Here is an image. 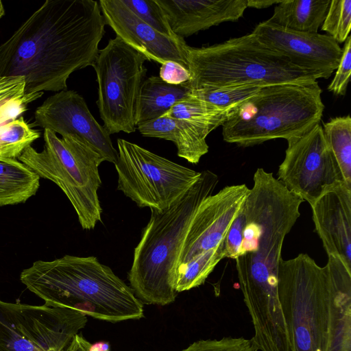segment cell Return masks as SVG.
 I'll list each match as a JSON object with an SVG mask.
<instances>
[{"label": "cell", "instance_id": "cell-34", "mask_svg": "<svg viewBox=\"0 0 351 351\" xmlns=\"http://www.w3.org/2000/svg\"><path fill=\"white\" fill-rule=\"evenodd\" d=\"M342 49V55L337 71L328 90L337 95L346 93L351 73V36H349Z\"/></svg>", "mask_w": 351, "mask_h": 351}, {"label": "cell", "instance_id": "cell-39", "mask_svg": "<svg viewBox=\"0 0 351 351\" xmlns=\"http://www.w3.org/2000/svg\"><path fill=\"white\" fill-rule=\"evenodd\" d=\"M5 10L3 5V3L1 1H0V19L4 15Z\"/></svg>", "mask_w": 351, "mask_h": 351}, {"label": "cell", "instance_id": "cell-20", "mask_svg": "<svg viewBox=\"0 0 351 351\" xmlns=\"http://www.w3.org/2000/svg\"><path fill=\"white\" fill-rule=\"evenodd\" d=\"M136 129L144 136L172 141L177 155L192 164H197L208 152L206 138L209 133L184 120L162 116Z\"/></svg>", "mask_w": 351, "mask_h": 351}, {"label": "cell", "instance_id": "cell-15", "mask_svg": "<svg viewBox=\"0 0 351 351\" xmlns=\"http://www.w3.org/2000/svg\"><path fill=\"white\" fill-rule=\"evenodd\" d=\"M262 43L287 58L296 66L328 79L339 64L342 49L328 34L287 29L267 21L252 31Z\"/></svg>", "mask_w": 351, "mask_h": 351}, {"label": "cell", "instance_id": "cell-24", "mask_svg": "<svg viewBox=\"0 0 351 351\" xmlns=\"http://www.w3.org/2000/svg\"><path fill=\"white\" fill-rule=\"evenodd\" d=\"M233 110H220L189 95L164 116L186 121L209 134L225 122Z\"/></svg>", "mask_w": 351, "mask_h": 351}, {"label": "cell", "instance_id": "cell-8", "mask_svg": "<svg viewBox=\"0 0 351 351\" xmlns=\"http://www.w3.org/2000/svg\"><path fill=\"white\" fill-rule=\"evenodd\" d=\"M329 272L306 254L287 261L278 270V295L291 351H324Z\"/></svg>", "mask_w": 351, "mask_h": 351}, {"label": "cell", "instance_id": "cell-37", "mask_svg": "<svg viewBox=\"0 0 351 351\" xmlns=\"http://www.w3.org/2000/svg\"><path fill=\"white\" fill-rule=\"evenodd\" d=\"M279 1L271 0H247V8H253L257 9H262L269 7L273 5H276L280 2Z\"/></svg>", "mask_w": 351, "mask_h": 351}, {"label": "cell", "instance_id": "cell-12", "mask_svg": "<svg viewBox=\"0 0 351 351\" xmlns=\"http://www.w3.org/2000/svg\"><path fill=\"white\" fill-rule=\"evenodd\" d=\"M0 311L39 351H64L87 322L77 311L47 305L33 306L0 300Z\"/></svg>", "mask_w": 351, "mask_h": 351}, {"label": "cell", "instance_id": "cell-35", "mask_svg": "<svg viewBox=\"0 0 351 351\" xmlns=\"http://www.w3.org/2000/svg\"><path fill=\"white\" fill-rule=\"evenodd\" d=\"M159 77L164 82L174 85L187 84L191 79L188 69L173 61L161 64Z\"/></svg>", "mask_w": 351, "mask_h": 351}, {"label": "cell", "instance_id": "cell-19", "mask_svg": "<svg viewBox=\"0 0 351 351\" xmlns=\"http://www.w3.org/2000/svg\"><path fill=\"white\" fill-rule=\"evenodd\" d=\"M329 289L324 351H351V269L328 255Z\"/></svg>", "mask_w": 351, "mask_h": 351}, {"label": "cell", "instance_id": "cell-31", "mask_svg": "<svg viewBox=\"0 0 351 351\" xmlns=\"http://www.w3.org/2000/svg\"><path fill=\"white\" fill-rule=\"evenodd\" d=\"M141 21L161 34L179 38L171 29L165 16L156 0H121Z\"/></svg>", "mask_w": 351, "mask_h": 351}, {"label": "cell", "instance_id": "cell-13", "mask_svg": "<svg viewBox=\"0 0 351 351\" xmlns=\"http://www.w3.org/2000/svg\"><path fill=\"white\" fill-rule=\"evenodd\" d=\"M35 122L61 136L72 134L89 143L104 161L118 158L110 134L93 117L84 99L74 90H61L49 97L34 112Z\"/></svg>", "mask_w": 351, "mask_h": 351}, {"label": "cell", "instance_id": "cell-6", "mask_svg": "<svg viewBox=\"0 0 351 351\" xmlns=\"http://www.w3.org/2000/svg\"><path fill=\"white\" fill-rule=\"evenodd\" d=\"M322 92L317 81L264 86L233 110L222 124L223 138L250 147L298 136L321 121Z\"/></svg>", "mask_w": 351, "mask_h": 351}, {"label": "cell", "instance_id": "cell-25", "mask_svg": "<svg viewBox=\"0 0 351 351\" xmlns=\"http://www.w3.org/2000/svg\"><path fill=\"white\" fill-rule=\"evenodd\" d=\"M225 258L224 241L217 247L196 256L176 270L175 291L182 292L204 284L216 265Z\"/></svg>", "mask_w": 351, "mask_h": 351}, {"label": "cell", "instance_id": "cell-2", "mask_svg": "<svg viewBox=\"0 0 351 351\" xmlns=\"http://www.w3.org/2000/svg\"><path fill=\"white\" fill-rule=\"evenodd\" d=\"M106 25L99 1L47 0L0 45V76L23 77L25 93L65 90L93 65Z\"/></svg>", "mask_w": 351, "mask_h": 351}, {"label": "cell", "instance_id": "cell-10", "mask_svg": "<svg viewBox=\"0 0 351 351\" xmlns=\"http://www.w3.org/2000/svg\"><path fill=\"white\" fill-rule=\"evenodd\" d=\"M147 60L119 37L110 39L93 65L98 82L97 104L104 128L110 135L136 130V101Z\"/></svg>", "mask_w": 351, "mask_h": 351}, {"label": "cell", "instance_id": "cell-3", "mask_svg": "<svg viewBox=\"0 0 351 351\" xmlns=\"http://www.w3.org/2000/svg\"><path fill=\"white\" fill-rule=\"evenodd\" d=\"M20 280L47 305L110 322L143 316V303L132 289L95 256L36 261L22 271Z\"/></svg>", "mask_w": 351, "mask_h": 351}, {"label": "cell", "instance_id": "cell-26", "mask_svg": "<svg viewBox=\"0 0 351 351\" xmlns=\"http://www.w3.org/2000/svg\"><path fill=\"white\" fill-rule=\"evenodd\" d=\"M326 141L341 171L345 182L351 186V118L345 115L330 119L322 126Z\"/></svg>", "mask_w": 351, "mask_h": 351}, {"label": "cell", "instance_id": "cell-29", "mask_svg": "<svg viewBox=\"0 0 351 351\" xmlns=\"http://www.w3.org/2000/svg\"><path fill=\"white\" fill-rule=\"evenodd\" d=\"M263 87L240 85L191 90L190 95L220 110H234L257 94Z\"/></svg>", "mask_w": 351, "mask_h": 351}, {"label": "cell", "instance_id": "cell-5", "mask_svg": "<svg viewBox=\"0 0 351 351\" xmlns=\"http://www.w3.org/2000/svg\"><path fill=\"white\" fill-rule=\"evenodd\" d=\"M191 90L253 85L307 84L319 77L293 64L252 33L200 48L186 45Z\"/></svg>", "mask_w": 351, "mask_h": 351}, {"label": "cell", "instance_id": "cell-17", "mask_svg": "<svg viewBox=\"0 0 351 351\" xmlns=\"http://www.w3.org/2000/svg\"><path fill=\"white\" fill-rule=\"evenodd\" d=\"M315 230L328 254L351 269V186L341 182L312 205Z\"/></svg>", "mask_w": 351, "mask_h": 351}, {"label": "cell", "instance_id": "cell-28", "mask_svg": "<svg viewBox=\"0 0 351 351\" xmlns=\"http://www.w3.org/2000/svg\"><path fill=\"white\" fill-rule=\"evenodd\" d=\"M40 136L23 117L0 126V159H18Z\"/></svg>", "mask_w": 351, "mask_h": 351}, {"label": "cell", "instance_id": "cell-4", "mask_svg": "<svg viewBox=\"0 0 351 351\" xmlns=\"http://www.w3.org/2000/svg\"><path fill=\"white\" fill-rule=\"evenodd\" d=\"M219 182L210 170L200 176L170 208L151 210V217L134 249L128 273L135 295L149 304L167 305L174 302L176 269L189 226L202 202Z\"/></svg>", "mask_w": 351, "mask_h": 351}, {"label": "cell", "instance_id": "cell-38", "mask_svg": "<svg viewBox=\"0 0 351 351\" xmlns=\"http://www.w3.org/2000/svg\"><path fill=\"white\" fill-rule=\"evenodd\" d=\"M110 346L108 343L100 341L95 344H91L88 351H109Z\"/></svg>", "mask_w": 351, "mask_h": 351}, {"label": "cell", "instance_id": "cell-14", "mask_svg": "<svg viewBox=\"0 0 351 351\" xmlns=\"http://www.w3.org/2000/svg\"><path fill=\"white\" fill-rule=\"evenodd\" d=\"M249 191L244 184L227 186L202 202L189 226L176 269L224 241Z\"/></svg>", "mask_w": 351, "mask_h": 351}, {"label": "cell", "instance_id": "cell-22", "mask_svg": "<svg viewBox=\"0 0 351 351\" xmlns=\"http://www.w3.org/2000/svg\"><path fill=\"white\" fill-rule=\"evenodd\" d=\"M330 3V0H281L267 21L287 29L317 33Z\"/></svg>", "mask_w": 351, "mask_h": 351}, {"label": "cell", "instance_id": "cell-36", "mask_svg": "<svg viewBox=\"0 0 351 351\" xmlns=\"http://www.w3.org/2000/svg\"><path fill=\"white\" fill-rule=\"evenodd\" d=\"M90 343L79 335H76L64 351H88Z\"/></svg>", "mask_w": 351, "mask_h": 351}, {"label": "cell", "instance_id": "cell-1", "mask_svg": "<svg viewBox=\"0 0 351 351\" xmlns=\"http://www.w3.org/2000/svg\"><path fill=\"white\" fill-rule=\"evenodd\" d=\"M241 211L244 227L235 259L239 287L261 350L280 348L289 337L278 295V270L286 235L300 215L304 200L272 173L258 168Z\"/></svg>", "mask_w": 351, "mask_h": 351}, {"label": "cell", "instance_id": "cell-33", "mask_svg": "<svg viewBox=\"0 0 351 351\" xmlns=\"http://www.w3.org/2000/svg\"><path fill=\"white\" fill-rule=\"evenodd\" d=\"M0 351H39L0 311Z\"/></svg>", "mask_w": 351, "mask_h": 351}, {"label": "cell", "instance_id": "cell-23", "mask_svg": "<svg viewBox=\"0 0 351 351\" xmlns=\"http://www.w3.org/2000/svg\"><path fill=\"white\" fill-rule=\"evenodd\" d=\"M40 178L17 159H0V206L26 202L38 190Z\"/></svg>", "mask_w": 351, "mask_h": 351}, {"label": "cell", "instance_id": "cell-27", "mask_svg": "<svg viewBox=\"0 0 351 351\" xmlns=\"http://www.w3.org/2000/svg\"><path fill=\"white\" fill-rule=\"evenodd\" d=\"M25 80L20 77L0 76V126L22 117L29 103L42 92L25 93Z\"/></svg>", "mask_w": 351, "mask_h": 351}, {"label": "cell", "instance_id": "cell-30", "mask_svg": "<svg viewBox=\"0 0 351 351\" xmlns=\"http://www.w3.org/2000/svg\"><path fill=\"white\" fill-rule=\"evenodd\" d=\"M350 27L351 1H330L321 29L328 33L337 43H341L350 36Z\"/></svg>", "mask_w": 351, "mask_h": 351}, {"label": "cell", "instance_id": "cell-11", "mask_svg": "<svg viewBox=\"0 0 351 351\" xmlns=\"http://www.w3.org/2000/svg\"><path fill=\"white\" fill-rule=\"evenodd\" d=\"M287 141L277 179L289 191L312 205L326 191L345 182L319 123Z\"/></svg>", "mask_w": 351, "mask_h": 351}, {"label": "cell", "instance_id": "cell-32", "mask_svg": "<svg viewBox=\"0 0 351 351\" xmlns=\"http://www.w3.org/2000/svg\"><path fill=\"white\" fill-rule=\"evenodd\" d=\"M180 351H258L250 339L224 337L220 339L197 341Z\"/></svg>", "mask_w": 351, "mask_h": 351}, {"label": "cell", "instance_id": "cell-7", "mask_svg": "<svg viewBox=\"0 0 351 351\" xmlns=\"http://www.w3.org/2000/svg\"><path fill=\"white\" fill-rule=\"evenodd\" d=\"M45 148L27 147L18 160L40 178L57 184L66 195L84 230L93 229L101 221L98 189L101 184L98 167L104 162L85 140L69 134H57L44 130Z\"/></svg>", "mask_w": 351, "mask_h": 351}, {"label": "cell", "instance_id": "cell-16", "mask_svg": "<svg viewBox=\"0 0 351 351\" xmlns=\"http://www.w3.org/2000/svg\"><path fill=\"white\" fill-rule=\"evenodd\" d=\"M99 3L106 24L147 60L161 64L173 61L188 69L184 38L161 34L141 21L121 0H100Z\"/></svg>", "mask_w": 351, "mask_h": 351}, {"label": "cell", "instance_id": "cell-9", "mask_svg": "<svg viewBox=\"0 0 351 351\" xmlns=\"http://www.w3.org/2000/svg\"><path fill=\"white\" fill-rule=\"evenodd\" d=\"M117 189L139 207L164 210L194 184L201 172L180 165L123 138L117 141Z\"/></svg>", "mask_w": 351, "mask_h": 351}, {"label": "cell", "instance_id": "cell-18", "mask_svg": "<svg viewBox=\"0 0 351 351\" xmlns=\"http://www.w3.org/2000/svg\"><path fill=\"white\" fill-rule=\"evenodd\" d=\"M177 36L184 38L242 16L247 0H156Z\"/></svg>", "mask_w": 351, "mask_h": 351}, {"label": "cell", "instance_id": "cell-21", "mask_svg": "<svg viewBox=\"0 0 351 351\" xmlns=\"http://www.w3.org/2000/svg\"><path fill=\"white\" fill-rule=\"evenodd\" d=\"M190 93L187 84H170L155 75L147 78L141 84L136 101V127L164 116Z\"/></svg>", "mask_w": 351, "mask_h": 351}]
</instances>
